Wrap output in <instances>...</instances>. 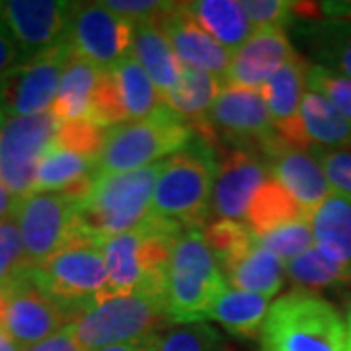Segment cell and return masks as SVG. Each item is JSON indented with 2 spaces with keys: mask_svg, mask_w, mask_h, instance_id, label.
I'll return each instance as SVG.
<instances>
[{
  "mask_svg": "<svg viewBox=\"0 0 351 351\" xmlns=\"http://www.w3.org/2000/svg\"><path fill=\"white\" fill-rule=\"evenodd\" d=\"M301 125L311 149L351 147V121L318 92H304L301 104Z\"/></svg>",
  "mask_w": 351,
  "mask_h": 351,
  "instance_id": "28",
  "label": "cell"
},
{
  "mask_svg": "<svg viewBox=\"0 0 351 351\" xmlns=\"http://www.w3.org/2000/svg\"><path fill=\"white\" fill-rule=\"evenodd\" d=\"M306 90L322 94L351 121V78L338 75L320 64H308Z\"/></svg>",
  "mask_w": 351,
  "mask_h": 351,
  "instance_id": "39",
  "label": "cell"
},
{
  "mask_svg": "<svg viewBox=\"0 0 351 351\" xmlns=\"http://www.w3.org/2000/svg\"><path fill=\"white\" fill-rule=\"evenodd\" d=\"M203 237L217 258L219 267L237 260L258 242L256 234L242 221L217 219L211 225L203 226Z\"/></svg>",
  "mask_w": 351,
  "mask_h": 351,
  "instance_id": "34",
  "label": "cell"
},
{
  "mask_svg": "<svg viewBox=\"0 0 351 351\" xmlns=\"http://www.w3.org/2000/svg\"><path fill=\"white\" fill-rule=\"evenodd\" d=\"M75 2L8 0L0 2V24L14 39L22 61L36 59L66 38Z\"/></svg>",
  "mask_w": 351,
  "mask_h": 351,
  "instance_id": "14",
  "label": "cell"
},
{
  "mask_svg": "<svg viewBox=\"0 0 351 351\" xmlns=\"http://www.w3.org/2000/svg\"><path fill=\"white\" fill-rule=\"evenodd\" d=\"M29 279L76 320L106 299L108 274L101 244L90 239L75 240L32 267Z\"/></svg>",
  "mask_w": 351,
  "mask_h": 351,
  "instance_id": "7",
  "label": "cell"
},
{
  "mask_svg": "<svg viewBox=\"0 0 351 351\" xmlns=\"http://www.w3.org/2000/svg\"><path fill=\"white\" fill-rule=\"evenodd\" d=\"M293 55L297 53L285 29H256L250 39L232 53L223 82L225 86L260 92Z\"/></svg>",
  "mask_w": 351,
  "mask_h": 351,
  "instance_id": "18",
  "label": "cell"
},
{
  "mask_svg": "<svg viewBox=\"0 0 351 351\" xmlns=\"http://www.w3.org/2000/svg\"><path fill=\"white\" fill-rule=\"evenodd\" d=\"M98 162L78 152L51 145L41 156L32 193L69 191L96 174Z\"/></svg>",
  "mask_w": 351,
  "mask_h": 351,
  "instance_id": "31",
  "label": "cell"
},
{
  "mask_svg": "<svg viewBox=\"0 0 351 351\" xmlns=\"http://www.w3.org/2000/svg\"><path fill=\"white\" fill-rule=\"evenodd\" d=\"M184 230L186 228L172 221L151 213L137 228L101 240L108 274L106 299L131 293L156 295L164 299L170 254Z\"/></svg>",
  "mask_w": 351,
  "mask_h": 351,
  "instance_id": "1",
  "label": "cell"
},
{
  "mask_svg": "<svg viewBox=\"0 0 351 351\" xmlns=\"http://www.w3.org/2000/svg\"><path fill=\"white\" fill-rule=\"evenodd\" d=\"M285 276L302 289H320L351 281V267L332 262L316 246L285 263Z\"/></svg>",
  "mask_w": 351,
  "mask_h": 351,
  "instance_id": "33",
  "label": "cell"
},
{
  "mask_svg": "<svg viewBox=\"0 0 351 351\" xmlns=\"http://www.w3.org/2000/svg\"><path fill=\"white\" fill-rule=\"evenodd\" d=\"M73 51L63 41L47 53L16 64L0 78V112L6 117H27L51 112Z\"/></svg>",
  "mask_w": 351,
  "mask_h": 351,
  "instance_id": "12",
  "label": "cell"
},
{
  "mask_svg": "<svg viewBox=\"0 0 351 351\" xmlns=\"http://www.w3.org/2000/svg\"><path fill=\"white\" fill-rule=\"evenodd\" d=\"M246 16L250 18L256 29H285L295 24V2L287 0H244L242 2Z\"/></svg>",
  "mask_w": 351,
  "mask_h": 351,
  "instance_id": "40",
  "label": "cell"
},
{
  "mask_svg": "<svg viewBox=\"0 0 351 351\" xmlns=\"http://www.w3.org/2000/svg\"><path fill=\"white\" fill-rule=\"evenodd\" d=\"M101 75H104L101 69L73 55L64 69L63 76H61L57 96L51 106L53 117L59 123L76 121V119L90 121V113L94 108Z\"/></svg>",
  "mask_w": 351,
  "mask_h": 351,
  "instance_id": "24",
  "label": "cell"
},
{
  "mask_svg": "<svg viewBox=\"0 0 351 351\" xmlns=\"http://www.w3.org/2000/svg\"><path fill=\"white\" fill-rule=\"evenodd\" d=\"M170 324L166 301L156 295L131 293L98 302L71 324L86 351L156 336Z\"/></svg>",
  "mask_w": 351,
  "mask_h": 351,
  "instance_id": "8",
  "label": "cell"
},
{
  "mask_svg": "<svg viewBox=\"0 0 351 351\" xmlns=\"http://www.w3.org/2000/svg\"><path fill=\"white\" fill-rule=\"evenodd\" d=\"M156 22L170 39L180 63L203 73L225 76L232 53L197 25L184 2H174L170 10H166Z\"/></svg>",
  "mask_w": 351,
  "mask_h": 351,
  "instance_id": "20",
  "label": "cell"
},
{
  "mask_svg": "<svg viewBox=\"0 0 351 351\" xmlns=\"http://www.w3.org/2000/svg\"><path fill=\"white\" fill-rule=\"evenodd\" d=\"M106 133H108V129L96 125L92 121H86V119L63 121V123H59L53 145L78 152V154L98 162L104 141H106Z\"/></svg>",
  "mask_w": 351,
  "mask_h": 351,
  "instance_id": "38",
  "label": "cell"
},
{
  "mask_svg": "<svg viewBox=\"0 0 351 351\" xmlns=\"http://www.w3.org/2000/svg\"><path fill=\"white\" fill-rule=\"evenodd\" d=\"M262 351H348V328L326 299L311 291L279 297L260 332Z\"/></svg>",
  "mask_w": 351,
  "mask_h": 351,
  "instance_id": "4",
  "label": "cell"
},
{
  "mask_svg": "<svg viewBox=\"0 0 351 351\" xmlns=\"http://www.w3.org/2000/svg\"><path fill=\"white\" fill-rule=\"evenodd\" d=\"M2 297L6 302L2 328L22 351L75 322V316L47 297L29 277L2 293Z\"/></svg>",
  "mask_w": 351,
  "mask_h": 351,
  "instance_id": "16",
  "label": "cell"
},
{
  "mask_svg": "<svg viewBox=\"0 0 351 351\" xmlns=\"http://www.w3.org/2000/svg\"><path fill=\"white\" fill-rule=\"evenodd\" d=\"M301 219H311V217L302 211L297 205V201L293 199L274 178H269L250 201V207L242 223L248 226L258 239L269 230H276L279 226L293 223V221H301Z\"/></svg>",
  "mask_w": 351,
  "mask_h": 351,
  "instance_id": "32",
  "label": "cell"
},
{
  "mask_svg": "<svg viewBox=\"0 0 351 351\" xmlns=\"http://www.w3.org/2000/svg\"><path fill=\"white\" fill-rule=\"evenodd\" d=\"M24 351H86L82 346H80V341L76 339L75 332H73V328L71 324L69 326H64L63 330H59L57 334H53L47 339H43V341H39L36 346H32V348H27Z\"/></svg>",
  "mask_w": 351,
  "mask_h": 351,
  "instance_id": "43",
  "label": "cell"
},
{
  "mask_svg": "<svg viewBox=\"0 0 351 351\" xmlns=\"http://www.w3.org/2000/svg\"><path fill=\"white\" fill-rule=\"evenodd\" d=\"M59 121L53 113L6 117L0 129V186L14 197L32 193L39 160L47 152Z\"/></svg>",
  "mask_w": 351,
  "mask_h": 351,
  "instance_id": "11",
  "label": "cell"
},
{
  "mask_svg": "<svg viewBox=\"0 0 351 351\" xmlns=\"http://www.w3.org/2000/svg\"><path fill=\"white\" fill-rule=\"evenodd\" d=\"M156 351H234L211 324L178 326L158 338Z\"/></svg>",
  "mask_w": 351,
  "mask_h": 351,
  "instance_id": "36",
  "label": "cell"
},
{
  "mask_svg": "<svg viewBox=\"0 0 351 351\" xmlns=\"http://www.w3.org/2000/svg\"><path fill=\"white\" fill-rule=\"evenodd\" d=\"M4 121H6V115L0 112V129H2V125H4Z\"/></svg>",
  "mask_w": 351,
  "mask_h": 351,
  "instance_id": "50",
  "label": "cell"
},
{
  "mask_svg": "<svg viewBox=\"0 0 351 351\" xmlns=\"http://www.w3.org/2000/svg\"><path fill=\"white\" fill-rule=\"evenodd\" d=\"M215 170L211 213L219 219L244 221L250 201L271 178L267 162L260 152L234 147H215Z\"/></svg>",
  "mask_w": 351,
  "mask_h": 351,
  "instance_id": "15",
  "label": "cell"
},
{
  "mask_svg": "<svg viewBox=\"0 0 351 351\" xmlns=\"http://www.w3.org/2000/svg\"><path fill=\"white\" fill-rule=\"evenodd\" d=\"M20 197H14L8 189H4L0 186V221L4 219H14V209H16V203Z\"/></svg>",
  "mask_w": 351,
  "mask_h": 351,
  "instance_id": "46",
  "label": "cell"
},
{
  "mask_svg": "<svg viewBox=\"0 0 351 351\" xmlns=\"http://www.w3.org/2000/svg\"><path fill=\"white\" fill-rule=\"evenodd\" d=\"M188 14L215 41L234 53L256 32L239 0H195L184 2Z\"/></svg>",
  "mask_w": 351,
  "mask_h": 351,
  "instance_id": "23",
  "label": "cell"
},
{
  "mask_svg": "<svg viewBox=\"0 0 351 351\" xmlns=\"http://www.w3.org/2000/svg\"><path fill=\"white\" fill-rule=\"evenodd\" d=\"M162 162L125 174H94L71 191L82 237L101 242L137 228L152 211V195Z\"/></svg>",
  "mask_w": 351,
  "mask_h": 351,
  "instance_id": "2",
  "label": "cell"
},
{
  "mask_svg": "<svg viewBox=\"0 0 351 351\" xmlns=\"http://www.w3.org/2000/svg\"><path fill=\"white\" fill-rule=\"evenodd\" d=\"M223 88V76L203 73L184 64L176 86L164 96L162 104L180 117L188 119L191 125H195L207 117Z\"/></svg>",
  "mask_w": 351,
  "mask_h": 351,
  "instance_id": "29",
  "label": "cell"
},
{
  "mask_svg": "<svg viewBox=\"0 0 351 351\" xmlns=\"http://www.w3.org/2000/svg\"><path fill=\"white\" fill-rule=\"evenodd\" d=\"M346 328H348V351H351V299L348 302V324H346Z\"/></svg>",
  "mask_w": 351,
  "mask_h": 351,
  "instance_id": "48",
  "label": "cell"
},
{
  "mask_svg": "<svg viewBox=\"0 0 351 351\" xmlns=\"http://www.w3.org/2000/svg\"><path fill=\"white\" fill-rule=\"evenodd\" d=\"M4 306H6V302H4V297L0 295V326H2V318H4Z\"/></svg>",
  "mask_w": 351,
  "mask_h": 351,
  "instance_id": "49",
  "label": "cell"
},
{
  "mask_svg": "<svg viewBox=\"0 0 351 351\" xmlns=\"http://www.w3.org/2000/svg\"><path fill=\"white\" fill-rule=\"evenodd\" d=\"M262 156L267 162L269 176L308 217L334 193L322 166L311 151L291 147L276 135L263 147Z\"/></svg>",
  "mask_w": 351,
  "mask_h": 351,
  "instance_id": "17",
  "label": "cell"
},
{
  "mask_svg": "<svg viewBox=\"0 0 351 351\" xmlns=\"http://www.w3.org/2000/svg\"><path fill=\"white\" fill-rule=\"evenodd\" d=\"M314 246L332 262L351 267V199L334 191L311 215Z\"/></svg>",
  "mask_w": 351,
  "mask_h": 351,
  "instance_id": "26",
  "label": "cell"
},
{
  "mask_svg": "<svg viewBox=\"0 0 351 351\" xmlns=\"http://www.w3.org/2000/svg\"><path fill=\"white\" fill-rule=\"evenodd\" d=\"M295 24L314 64L351 78V18L295 20Z\"/></svg>",
  "mask_w": 351,
  "mask_h": 351,
  "instance_id": "22",
  "label": "cell"
},
{
  "mask_svg": "<svg viewBox=\"0 0 351 351\" xmlns=\"http://www.w3.org/2000/svg\"><path fill=\"white\" fill-rule=\"evenodd\" d=\"M228 285L203 228H186L176 240L166 271V313L170 324L207 322Z\"/></svg>",
  "mask_w": 351,
  "mask_h": 351,
  "instance_id": "3",
  "label": "cell"
},
{
  "mask_svg": "<svg viewBox=\"0 0 351 351\" xmlns=\"http://www.w3.org/2000/svg\"><path fill=\"white\" fill-rule=\"evenodd\" d=\"M269 306V299L262 295L228 287L215 302L209 320L219 322L230 336L250 339L260 336Z\"/></svg>",
  "mask_w": 351,
  "mask_h": 351,
  "instance_id": "30",
  "label": "cell"
},
{
  "mask_svg": "<svg viewBox=\"0 0 351 351\" xmlns=\"http://www.w3.org/2000/svg\"><path fill=\"white\" fill-rule=\"evenodd\" d=\"M108 10L125 18L129 22H145L158 20L174 2H158V0H106L101 2Z\"/></svg>",
  "mask_w": 351,
  "mask_h": 351,
  "instance_id": "42",
  "label": "cell"
},
{
  "mask_svg": "<svg viewBox=\"0 0 351 351\" xmlns=\"http://www.w3.org/2000/svg\"><path fill=\"white\" fill-rule=\"evenodd\" d=\"M131 39L133 22L108 10L101 2H75L64 38L75 57L108 71L129 57Z\"/></svg>",
  "mask_w": 351,
  "mask_h": 351,
  "instance_id": "13",
  "label": "cell"
},
{
  "mask_svg": "<svg viewBox=\"0 0 351 351\" xmlns=\"http://www.w3.org/2000/svg\"><path fill=\"white\" fill-rule=\"evenodd\" d=\"M306 71L308 63L299 55H293L260 90L277 135L287 145L302 151H311V145L306 143L301 125V104L306 92Z\"/></svg>",
  "mask_w": 351,
  "mask_h": 351,
  "instance_id": "19",
  "label": "cell"
},
{
  "mask_svg": "<svg viewBox=\"0 0 351 351\" xmlns=\"http://www.w3.org/2000/svg\"><path fill=\"white\" fill-rule=\"evenodd\" d=\"M20 63H24L20 51L10 38V34L6 32V27L0 24V78Z\"/></svg>",
  "mask_w": 351,
  "mask_h": 351,
  "instance_id": "44",
  "label": "cell"
},
{
  "mask_svg": "<svg viewBox=\"0 0 351 351\" xmlns=\"http://www.w3.org/2000/svg\"><path fill=\"white\" fill-rule=\"evenodd\" d=\"M108 71L112 75L123 123L145 119L162 106L160 92L156 90L151 76L145 73V69L133 57L121 59Z\"/></svg>",
  "mask_w": 351,
  "mask_h": 351,
  "instance_id": "27",
  "label": "cell"
},
{
  "mask_svg": "<svg viewBox=\"0 0 351 351\" xmlns=\"http://www.w3.org/2000/svg\"><path fill=\"white\" fill-rule=\"evenodd\" d=\"M129 57H133L145 69V73L151 76L162 98L176 86L184 66L156 20L133 22Z\"/></svg>",
  "mask_w": 351,
  "mask_h": 351,
  "instance_id": "21",
  "label": "cell"
},
{
  "mask_svg": "<svg viewBox=\"0 0 351 351\" xmlns=\"http://www.w3.org/2000/svg\"><path fill=\"white\" fill-rule=\"evenodd\" d=\"M221 271L225 274L226 283L234 289L262 295L265 299L277 295L285 281V263L265 250L260 240L237 260L223 265Z\"/></svg>",
  "mask_w": 351,
  "mask_h": 351,
  "instance_id": "25",
  "label": "cell"
},
{
  "mask_svg": "<svg viewBox=\"0 0 351 351\" xmlns=\"http://www.w3.org/2000/svg\"><path fill=\"white\" fill-rule=\"evenodd\" d=\"M193 129L213 147L250 149L260 154L277 135L262 94L232 86L221 90L207 117Z\"/></svg>",
  "mask_w": 351,
  "mask_h": 351,
  "instance_id": "10",
  "label": "cell"
},
{
  "mask_svg": "<svg viewBox=\"0 0 351 351\" xmlns=\"http://www.w3.org/2000/svg\"><path fill=\"white\" fill-rule=\"evenodd\" d=\"M195 138L188 119L160 106L145 119L110 127L101 147L96 174H125L162 162Z\"/></svg>",
  "mask_w": 351,
  "mask_h": 351,
  "instance_id": "6",
  "label": "cell"
},
{
  "mask_svg": "<svg viewBox=\"0 0 351 351\" xmlns=\"http://www.w3.org/2000/svg\"><path fill=\"white\" fill-rule=\"evenodd\" d=\"M14 223L32 267L41 265L71 242L84 239L76 215V195L71 189L20 197L14 209Z\"/></svg>",
  "mask_w": 351,
  "mask_h": 351,
  "instance_id": "9",
  "label": "cell"
},
{
  "mask_svg": "<svg viewBox=\"0 0 351 351\" xmlns=\"http://www.w3.org/2000/svg\"><path fill=\"white\" fill-rule=\"evenodd\" d=\"M258 240L265 250L271 252L281 262H291L314 246L311 219L287 223L276 230H269L262 237H258Z\"/></svg>",
  "mask_w": 351,
  "mask_h": 351,
  "instance_id": "37",
  "label": "cell"
},
{
  "mask_svg": "<svg viewBox=\"0 0 351 351\" xmlns=\"http://www.w3.org/2000/svg\"><path fill=\"white\" fill-rule=\"evenodd\" d=\"M32 265L25 258L20 230L14 219L0 221V295L29 277Z\"/></svg>",
  "mask_w": 351,
  "mask_h": 351,
  "instance_id": "35",
  "label": "cell"
},
{
  "mask_svg": "<svg viewBox=\"0 0 351 351\" xmlns=\"http://www.w3.org/2000/svg\"><path fill=\"white\" fill-rule=\"evenodd\" d=\"M217 151L195 135L186 149L164 160L158 176L151 213L182 228H203L211 213Z\"/></svg>",
  "mask_w": 351,
  "mask_h": 351,
  "instance_id": "5",
  "label": "cell"
},
{
  "mask_svg": "<svg viewBox=\"0 0 351 351\" xmlns=\"http://www.w3.org/2000/svg\"><path fill=\"white\" fill-rule=\"evenodd\" d=\"M158 338H160V334L135 339V341H125V343H115V346H108V348H101V350L96 351H156Z\"/></svg>",
  "mask_w": 351,
  "mask_h": 351,
  "instance_id": "45",
  "label": "cell"
},
{
  "mask_svg": "<svg viewBox=\"0 0 351 351\" xmlns=\"http://www.w3.org/2000/svg\"><path fill=\"white\" fill-rule=\"evenodd\" d=\"M0 351H22L2 326H0Z\"/></svg>",
  "mask_w": 351,
  "mask_h": 351,
  "instance_id": "47",
  "label": "cell"
},
{
  "mask_svg": "<svg viewBox=\"0 0 351 351\" xmlns=\"http://www.w3.org/2000/svg\"><path fill=\"white\" fill-rule=\"evenodd\" d=\"M320 162L334 191L351 199V151L346 149H311Z\"/></svg>",
  "mask_w": 351,
  "mask_h": 351,
  "instance_id": "41",
  "label": "cell"
}]
</instances>
